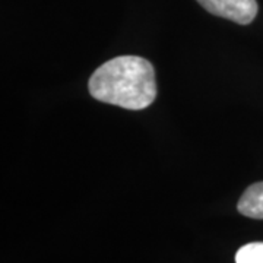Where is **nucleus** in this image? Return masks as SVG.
Here are the masks:
<instances>
[{
  "instance_id": "obj_1",
  "label": "nucleus",
  "mask_w": 263,
  "mask_h": 263,
  "mask_svg": "<svg viewBox=\"0 0 263 263\" xmlns=\"http://www.w3.org/2000/svg\"><path fill=\"white\" fill-rule=\"evenodd\" d=\"M88 88L89 94L101 103L143 110L157 98L155 69L143 57H114L95 70Z\"/></svg>"
},
{
  "instance_id": "obj_2",
  "label": "nucleus",
  "mask_w": 263,
  "mask_h": 263,
  "mask_svg": "<svg viewBox=\"0 0 263 263\" xmlns=\"http://www.w3.org/2000/svg\"><path fill=\"white\" fill-rule=\"evenodd\" d=\"M209 13L233 21L240 25H249L257 15L256 0H197Z\"/></svg>"
},
{
  "instance_id": "obj_3",
  "label": "nucleus",
  "mask_w": 263,
  "mask_h": 263,
  "mask_svg": "<svg viewBox=\"0 0 263 263\" xmlns=\"http://www.w3.org/2000/svg\"><path fill=\"white\" fill-rule=\"evenodd\" d=\"M237 209L247 218L263 219V181L254 183L246 189L237 203Z\"/></svg>"
},
{
  "instance_id": "obj_4",
  "label": "nucleus",
  "mask_w": 263,
  "mask_h": 263,
  "mask_svg": "<svg viewBox=\"0 0 263 263\" xmlns=\"http://www.w3.org/2000/svg\"><path fill=\"white\" fill-rule=\"evenodd\" d=\"M235 263H263V243H249L238 249Z\"/></svg>"
}]
</instances>
